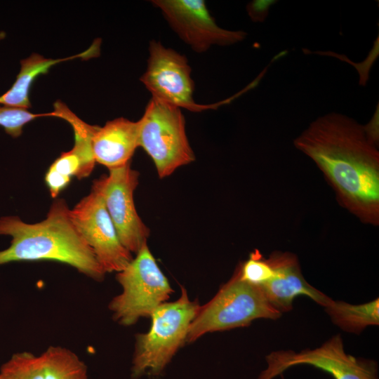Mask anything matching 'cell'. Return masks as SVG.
<instances>
[{"label":"cell","instance_id":"obj_1","mask_svg":"<svg viewBox=\"0 0 379 379\" xmlns=\"http://www.w3.org/2000/svg\"><path fill=\"white\" fill-rule=\"evenodd\" d=\"M293 143L322 171L342 206L363 222L378 225V145L364 126L331 112L311 122Z\"/></svg>","mask_w":379,"mask_h":379},{"label":"cell","instance_id":"obj_2","mask_svg":"<svg viewBox=\"0 0 379 379\" xmlns=\"http://www.w3.org/2000/svg\"><path fill=\"white\" fill-rule=\"evenodd\" d=\"M70 209L62 199L53 201L46 218L36 223L18 216L0 218V235L11 237L8 248L0 251V265L12 262L53 260L102 281L106 274L93 251L73 225Z\"/></svg>","mask_w":379,"mask_h":379},{"label":"cell","instance_id":"obj_3","mask_svg":"<svg viewBox=\"0 0 379 379\" xmlns=\"http://www.w3.org/2000/svg\"><path fill=\"white\" fill-rule=\"evenodd\" d=\"M199 307L197 301L190 300L186 290L182 287L181 295L177 300L164 302L152 312L150 329L136 335L132 378L161 373L186 342L190 324Z\"/></svg>","mask_w":379,"mask_h":379},{"label":"cell","instance_id":"obj_4","mask_svg":"<svg viewBox=\"0 0 379 379\" xmlns=\"http://www.w3.org/2000/svg\"><path fill=\"white\" fill-rule=\"evenodd\" d=\"M281 316V313L269 302L260 286L241 280L236 270L216 295L199 306L186 342H193L207 333L247 326L255 319L276 320Z\"/></svg>","mask_w":379,"mask_h":379},{"label":"cell","instance_id":"obj_5","mask_svg":"<svg viewBox=\"0 0 379 379\" xmlns=\"http://www.w3.org/2000/svg\"><path fill=\"white\" fill-rule=\"evenodd\" d=\"M116 279L122 288L109 304L115 321L128 326L149 317L169 298L173 290L145 244Z\"/></svg>","mask_w":379,"mask_h":379},{"label":"cell","instance_id":"obj_6","mask_svg":"<svg viewBox=\"0 0 379 379\" xmlns=\"http://www.w3.org/2000/svg\"><path fill=\"white\" fill-rule=\"evenodd\" d=\"M139 121V147L153 161L160 178L194 161L181 109L152 98Z\"/></svg>","mask_w":379,"mask_h":379},{"label":"cell","instance_id":"obj_7","mask_svg":"<svg viewBox=\"0 0 379 379\" xmlns=\"http://www.w3.org/2000/svg\"><path fill=\"white\" fill-rule=\"evenodd\" d=\"M267 367L257 379H273L298 365H310L327 372L334 379H379L377 362L357 358L346 353L340 334L331 337L320 347L272 352L265 357Z\"/></svg>","mask_w":379,"mask_h":379},{"label":"cell","instance_id":"obj_8","mask_svg":"<svg viewBox=\"0 0 379 379\" xmlns=\"http://www.w3.org/2000/svg\"><path fill=\"white\" fill-rule=\"evenodd\" d=\"M140 80L152 98L192 112L215 109L232 99L212 105L195 102L194 84L187 58L157 41L149 44L147 67Z\"/></svg>","mask_w":379,"mask_h":379},{"label":"cell","instance_id":"obj_9","mask_svg":"<svg viewBox=\"0 0 379 379\" xmlns=\"http://www.w3.org/2000/svg\"><path fill=\"white\" fill-rule=\"evenodd\" d=\"M109 171L108 175L95 180L92 188L100 194L123 246L136 254L147 244L150 232L134 204L140 174L131 168L130 163Z\"/></svg>","mask_w":379,"mask_h":379},{"label":"cell","instance_id":"obj_10","mask_svg":"<svg viewBox=\"0 0 379 379\" xmlns=\"http://www.w3.org/2000/svg\"><path fill=\"white\" fill-rule=\"evenodd\" d=\"M69 215L106 273L119 272L132 260V253L121 244L103 199L95 189L70 210Z\"/></svg>","mask_w":379,"mask_h":379},{"label":"cell","instance_id":"obj_11","mask_svg":"<svg viewBox=\"0 0 379 379\" xmlns=\"http://www.w3.org/2000/svg\"><path fill=\"white\" fill-rule=\"evenodd\" d=\"M164 18L178 36L197 53L212 46H230L242 41L247 33L219 27L202 0H154Z\"/></svg>","mask_w":379,"mask_h":379},{"label":"cell","instance_id":"obj_12","mask_svg":"<svg viewBox=\"0 0 379 379\" xmlns=\"http://www.w3.org/2000/svg\"><path fill=\"white\" fill-rule=\"evenodd\" d=\"M267 260L275 275L260 286L271 305L281 314L293 309V300L300 295H306L324 307L333 300L307 282L294 254L275 251Z\"/></svg>","mask_w":379,"mask_h":379},{"label":"cell","instance_id":"obj_13","mask_svg":"<svg viewBox=\"0 0 379 379\" xmlns=\"http://www.w3.org/2000/svg\"><path fill=\"white\" fill-rule=\"evenodd\" d=\"M139 147V121L119 117L98 127L92 142L95 162L109 170L128 163Z\"/></svg>","mask_w":379,"mask_h":379},{"label":"cell","instance_id":"obj_14","mask_svg":"<svg viewBox=\"0 0 379 379\" xmlns=\"http://www.w3.org/2000/svg\"><path fill=\"white\" fill-rule=\"evenodd\" d=\"M100 42L97 40L88 50L65 58H45L38 53L20 61V69L15 81L9 90L0 96V104L7 106L28 109L31 107L29 93L32 83L41 74L48 72L53 65L77 58H90L99 54Z\"/></svg>","mask_w":379,"mask_h":379},{"label":"cell","instance_id":"obj_15","mask_svg":"<svg viewBox=\"0 0 379 379\" xmlns=\"http://www.w3.org/2000/svg\"><path fill=\"white\" fill-rule=\"evenodd\" d=\"M324 309L331 321L346 332L359 334L369 326L379 324L378 298L360 305L333 300Z\"/></svg>","mask_w":379,"mask_h":379},{"label":"cell","instance_id":"obj_16","mask_svg":"<svg viewBox=\"0 0 379 379\" xmlns=\"http://www.w3.org/2000/svg\"><path fill=\"white\" fill-rule=\"evenodd\" d=\"M53 117L67 121L72 127L74 135V144L72 150L81 161L80 180L88 177L93 171L95 159L93 154L92 142L95 133L99 126L90 125L77 117L61 101L53 105Z\"/></svg>","mask_w":379,"mask_h":379},{"label":"cell","instance_id":"obj_17","mask_svg":"<svg viewBox=\"0 0 379 379\" xmlns=\"http://www.w3.org/2000/svg\"><path fill=\"white\" fill-rule=\"evenodd\" d=\"M45 379H88L86 364L72 350L50 346L40 354Z\"/></svg>","mask_w":379,"mask_h":379},{"label":"cell","instance_id":"obj_18","mask_svg":"<svg viewBox=\"0 0 379 379\" xmlns=\"http://www.w3.org/2000/svg\"><path fill=\"white\" fill-rule=\"evenodd\" d=\"M0 379H45L41 354L29 352L13 354L1 366Z\"/></svg>","mask_w":379,"mask_h":379},{"label":"cell","instance_id":"obj_19","mask_svg":"<svg viewBox=\"0 0 379 379\" xmlns=\"http://www.w3.org/2000/svg\"><path fill=\"white\" fill-rule=\"evenodd\" d=\"M237 270L241 280L256 286L270 281L275 275L268 260L264 258L258 250L252 252L248 259L241 263Z\"/></svg>","mask_w":379,"mask_h":379},{"label":"cell","instance_id":"obj_20","mask_svg":"<svg viewBox=\"0 0 379 379\" xmlns=\"http://www.w3.org/2000/svg\"><path fill=\"white\" fill-rule=\"evenodd\" d=\"M47 116L53 117V113L35 114L25 108L0 106V126L13 138L20 136L23 126L27 123L38 117Z\"/></svg>","mask_w":379,"mask_h":379},{"label":"cell","instance_id":"obj_21","mask_svg":"<svg viewBox=\"0 0 379 379\" xmlns=\"http://www.w3.org/2000/svg\"><path fill=\"white\" fill-rule=\"evenodd\" d=\"M66 177L76 176L80 180L81 161L79 157L71 149L64 152L52 163L48 168Z\"/></svg>","mask_w":379,"mask_h":379},{"label":"cell","instance_id":"obj_22","mask_svg":"<svg viewBox=\"0 0 379 379\" xmlns=\"http://www.w3.org/2000/svg\"><path fill=\"white\" fill-rule=\"evenodd\" d=\"M71 178L56 171L48 169L45 175V182L53 198H56L70 183Z\"/></svg>","mask_w":379,"mask_h":379},{"label":"cell","instance_id":"obj_23","mask_svg":"<svg viewBox=\"0 0 379 379\" xmlns=\"http://www.w3.org/2000/svg\"><path fill=\"white\" fill-rule=\"evenodd\" d=\"M276 2L273 0H254L247 4L246 11L252 21L262 22L267 17L271 6Z\"/></svg>","mask_w":379,"mask_h":379}]
</instances>
